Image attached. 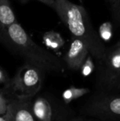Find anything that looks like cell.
<instances>
[{
    "label": "cell",
    "mask_w": 120,
    "mask_h": 121,
    "mask_svg": "<svg viewBox=\"0 0 120 121\" xmlns=\"http://www.w3.org/2000/svg\"><path fill=\"white\" fill-rule=\"evenodd\" d=\"M114 16L120 17V0H109Z\"/></svg>",
    "instance_id": "15"
},
{
    "label": "cell",
    "mask_w": 120,
    "mask_h": 121,
    "mask_svg": "<svg viewBox=\"0 0 120 121\" xmlns=\"http://www.w3.org/2000/svg\"><path fill=\"white\" fill-rule=\"evenodd\" d=\"M54 9L72 36L81 39L91 55L100 61L105 55L106 49L101 37L91 24L86 8L69 0H55Z\"/></svg>",
    "instance_id": "2"
},
{
    "label": "cell",
    "mask_w": 120,
    "mask_h": 121,
    "mask_svg": "<svg viewBox=\"0 0 120 121\" xmlns=\"http://www.w3.org/2000/svg\"><path fill=\"white\" fill-rule=\"evenodd\" d=\"M90 54L87 45L81 39L73 37L64 57V63L69 69L80 70L81 67Z\"/></svg>",
    "instance_id": "7"
},
{
    "label": "cell",
    "mask_w": 120,
    "mask_h": 121,
    "mask_svg": "<svg viewBox=\"0 0 120 121\" xmlns=\"http://www.w3.org/2000/svg\"><path fill=\"white\" fill-rule=\"evenodd\" d=\"M94 69V65H93V63L91 61V59L90 56H87V59L85 60V62L83 63V64L81 67L80 70L82 72V74L84 77H87L88 75H90L91 72L93 71Z\"/></svg>",
    "instance_id": "13"
},
{
    "label": "cell",
    "mask_w": 120,
    "mask_h": 121,
    "mask_svg": "<svg viewBox=\"0 0 120 121\" xmlns=\"http://www.w3.org/2000/svg\"><path fill=\"white\" fill-rule=\"evenodd\" d=\"M16 22L17 21L8 0H0V30Z\"/></svg>",
    "instance_id": "9"
},
{
    "label": "cell",
    "mask_w": 120,
    "mask_h": 121,
    "mask_svg": "<svg viewBox=\"0 0 120 121\" xmlns=\"http://www.w3.org/2000/svg\"><path fill=\"white\" fill-rule=\"evenodd\" d=\"M36 1L40 2V3L49 6L50 8H52L53 9L55 7V0H36Z\"/></svg>",
    "instance_id": "16"
},
{
    "label": "cell",
    "mask_w": 120,
    "mask_h": 121,
    "mask_svg": "<svg viewBox=\"0 0 120 121\" xmlns=\"http://www.w3.org/2000/svg\"><path fill=\"white\" fill-rule=\"evenodd\" d=\"M11 98L8 99L5 96L4 90L0 89V115H4L8 110V105Z\"/></svg>",
    "instance_id": "12"
},
{
    "label": "cell",
    "mask_w": 120,
    "mask_h": 121,
    "mask_svg": "<svg viewBox=\"0 0 120 121\" xmlns=\"http://www.w3.org/2000/svg\"><path fill=\"white\" fill-rule=\"evenodd\" d=\"M0 121H11V115L9 110H8L6 115H0Z\"/></svg>",
    "instance_id": "17"
},
{
    "label": "cell",
    "mask_w": 120,
    "mask_h": 121,
    "mask_svg": "<svg viewBox=\"0 0 120 121\" xmlns=\"http://www.w3.org/2000/svg\"><path fill=\"white\" fill-rule=\"evenodd\" d=\"M0 42L26 62L45 72L62 73L65 69L59 58L37 45L18 22L0 30Z\"/></svg>",
    "instance_id": "1"
},
{
    "label": "cell",
    "mask_w": 120,
    "mask_h": 121,
    "mask_svg": "<svg viewBox=\"0 0 120 121\" xmlns=\"http://www.w3.org/2000/svg\"><path fill=\"white\" fill-rule=\"evenodd\" d=\"M98 77L99 86L104 92L120 91V45L106 52Z\"/></svg>",
    "instance_id": "6"
},
{
    "label": "cell",
    "mask_w": 120,
    "mask_h": 121,
    "mask_svg": "<svg viewBox=\"0 0 120 121\" xmlns=\"http://www.w3.org/2000/svg\"><path fill=\"white\" fill-rule=\"evenodd\" d=\"M90 92L91 90L88 87H76L74 86H70L62 92V101L65 105H69L72 101L81 98Z\"/></svg>",
    "instance_id": "10"
},
{
    "label": "cell",
    "mask_w": 120,
    "mask_h": 121,
    "mask_svg": "<svg viewBox=\"0 0 120 121\" xmlns=\"http://www.w3.org/2000/svg\"><path fill=\"white\" fill-rule=\"evenodd\" d=\"M45 73L40 68L26 62L4 89L11 95L12 99H32L41 89Z\"/></svg>",
    "instance_id": "3"
},
{
    "label": "cell",
    "mask_w": 120,
    "mask_h": 121,
    "mask_svg": "<svg viewBox=\"0 0 120 121\" xmlns=\"http://www.w3.org/2000/svg\"><path fill=\"white\" fill-rule=\"evenodd\" d=\"M44 44L53 50H58L64 45L65 42L59 33L54 30L47 31L43 35Z\"/></svg>",
    "instance_id": "11"
},
{
    "label": "cell",
    "mask_w": 120,
    "mask_h": 121,
    "mask_svg": "<svg viewBox=\"0 0 120 121\" xmlns=\"http://www.w3.org/2000/svg\"><path fill=\"white\" fill-rule=\"evenodd\" d=\"M117 45H120V41L119 42V43H118V44H117Z\"/></svg>",
    "instance_id": "19"
},
{
    "label": "cell",
    "mask_w": 120,
    "mask_h": 121,
    "mask_svg": "<svg viewBox=\"0 0 120 121\" xmlns=\"http://www.w3.org/2000/svg\"><path fill=\"white\" fill-rule=\"evenodd\" d=\"M65 105L45 94L38 93L31 99V110L38 121H68L72 118Z\"/></svg>",
    "instance_id": "4"
},
{
    "label": "cell",
    "mask_w": 120,
    "mask_h": 121,
    "mask_svg": "<svg viewBox=\"0 0 120 121\" xmlns=\"http://www.w3.org/2000/svg\"><path fill=\"white\" fill-rule=\"evenodd\" d=\"M82 111L102 120L120 119V96L101 93L91 97Z\"/></svg>",
    "instance_id": "5"
},
{
    "label": "cell",
    "mask_w": 120,
    "mask_h": 121,
    "mask_svg": "<svg viewBox=\"0 0 120 121\" xmlns=\"http://www.w3.org/2000/svg\"><path fill=\"white\" fill-rule=\"evenodd\" d=\"M68 121H83L81 118H72L71 120H69Z\"/></svg>",
    "instance_id": "18"
},
{
    "label": "cell",
    "mask_w": 120,
    "mask_h": 121,
    "mask_svg": "<svg viewBox=\"0 0 120 121\" xmlns=\"http://www.w3.org/2000/svg\"><path fill=\"white\" fill-rule=\"evenodd\" d=\"M10 80H11V78L8 77L7 73L2 68H0V85H3L4 88L7 87L8 85L9 84Z\"/></svg>",
    "instance_id": "14"
},
{
    "label": "cell",
    "mask_w": 120,
    "mask_h": 121,
    "mask_svg": "<svg viewBox=\"0 0 120 121\" xmlns=\"http://www.w3.org/2000/svg\"><path fill=\"white\" fill-rule=\"evenodd\" d=\"M10 112V111H9ZM10 115H11V114H10ZM11 121H12V116H11Z\"/></svg>",
    "instance_id": "20"
},
{
    "label": "cell",
    "mask_w": 120,
    "mask_h": 121,
    "mask_svg": "<svg viewBox=\"0 0 120 121\" xmlns=\"http://www.w3.org/2000/svg\"><path fill=\"white\" fill-rule=\"evenodd\" d=\"M8 110L12 121H38L31 110V99L10 100Z\"/></svg>",
    "instance_id": "8"
}]
</instances>
